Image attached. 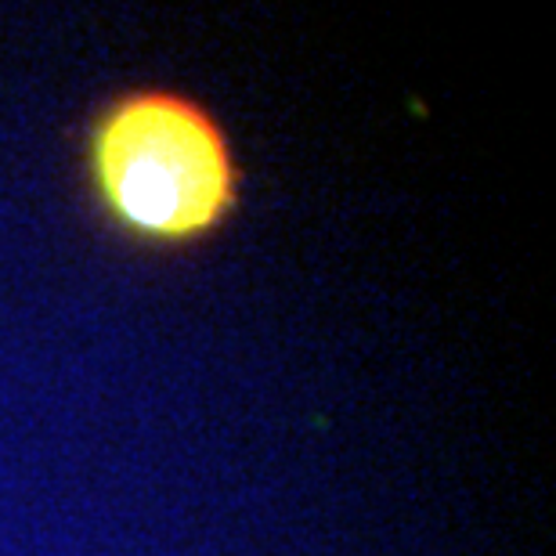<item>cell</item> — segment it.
<instances>
[{
  "label": "cell",
  "instance_id": "6da1fadb",
  "mask_svg": "<svg viewBox=\"0 0 556 556\" xmlns=\"http://www.w3.org/2000/svg\"><path fill=\"white\" fill-rule=\"evenodd\" d=\"M94 181L119 225L149 239H192L231 206L228 144L203 109L174 94H135L94 135Z\"/></svg>",
  "mask_w": 556,
  "mask_h": 556
}]
</instances>
